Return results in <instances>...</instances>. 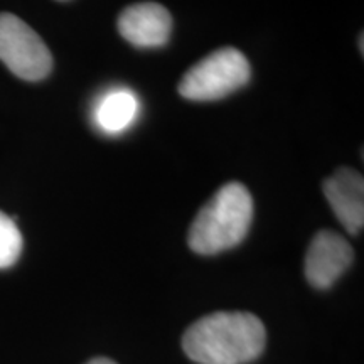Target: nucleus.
Returning <instances> with one entry per match:
<instances>
[{
	"label": "nucleus",
	"instance_id": "7",
	"mask_svg": "<svg viewBox=\"0 0 364 364\" xmlns=\"http://www.w3.org/2000/svg\"><path fill=\"white\" fill-rule=\"evenodd\" d=\"M322 191L336 218L349 235H359L364 226V179L351 167H339L322 182Z\"/></svg>",
	"mask_w": 364,
	"mask_h": 364
},
{
	"label": "nucleus",
	"instance_id": "6",
	"mask_svg": "<svg viewBox=\"0 0 364 364\" xmlns=\"http://www.w3.org/2000/svg\"><path fill=\"white\" fill-rule=\"evenodd\" d=\"M117 27L122 38L135 48L157 49L169 43L172 16L162 4H132L118 16Z\"/></svg>",
	"mask_w": 364,
	"mask_h": 364
},
{
	"label": "nucleus",
	"instance_id": "9",
	"mask_svg": "<svg viewBox=\"0 0 364 364\" xmlns=\"http://www.w3.org/2000/svg\"><path fill=\"white\" fill-rule=\"evenodd\" d=\"M22 235L16 221L0 211V270L12 267L22 253Z\"/></svg>",
	"mask_w": 364,
	"mask_h": 364
},
{
	"label": "nucleus",
	"instance_id": "10",
	"mask_svg": "<svg viewBox=\"0 0 364 364\" xmlns=\"http://www.w3.org/2000/svg\"><path fill=\"white\" fill-rule=\"evenodd\" d=\"M86 364H117V363L112 361V359H107V358H95Z\"/></svg>",
	"mask_w": 364,
	"mask_h": 364
},
{
	"label": "nucleus",
	"instance_id": "1",
	"mask_svg": "<svg viewBox=\"0 0 364 364\" xmlns=\"http://www.w3.org/2000/svg\"><path fill=\"white\" fill-rule=\"evenodd\" d=\"M263 322L250 312H215L196 321L182 348L199 364H247L265 349Z\"/></svg>",
	"mask_w": 364,
	"mask_h": 364
},
{
	"label": "nucleus",
	"instance_id": "3",
	"mask_svg": "<svg viewBox=\"0 0 364 364\" xmlns=\"http://www.w3.org/2000/svg\"><path fill=\"white\" fill-rule=\"evenodd\" d=\"M252 66L240 49L220 48L182 75L177 91L189 102H216L248 85Z\"/></svg>",
	"mask_w": 364,
	"mask_h": 364
},
{
	"label": "nucleus",
	"instance_id": "2",
	"mask_svg": "<svg viewBox=\"0 0 364 364\" xmlns=\"http://www.w3.org/2000/svg\"><path fill=\"white\" fill-rule=\"evenodd\" d=\"M253 221V198L241 182L221 186L199 209L189 228V248L198 255H218L238 247Z\"/></svg>",
	"mask_w": 364,
	"mask_h": 364
},
{
	"label": "nucleus",
	"instance_id": "12",
	"mask_svg": "<svg viewBox=\"0 0 364 364\" xmlns=\"http://www.w3.org/2000/svg\"><path fill=\"white\" fill-rule=\"evenodd\" d=\"M59 2H66V0H59Z\"/></svg>",
	"mask_w": 364,
	"mask_h": 364
},
{
	"label": "nucleus",
	"instance_id": "11",
	"mask_svg": "<svg viewBox=\"0 0 364 364\" xmlns=\"http://www.w3.org/2000/svg\"><path fill=\"white\" fill-rule=\"evenodd\" d=\"M359 51L363 54V34H359Z\"/></svg>",
	"mask_w": 364,
	"mask_h": 364
},
{
	"label": "nucleus",
	"instance_id": "8",
	"mask_svg": "<svg viewBox=\"0 0 364 364\" xmlns=\"http://www.w3.org/2000/svg\"><path fill=\"white\" fill-rule=\"evenodd\" d=\"M140 105L135 93L127 88L112 90L105 93L95 110L98 129L108 135H118L130 129L139 115Z\"/></svg>",
	"mask_w": 364,
	"mask_h": 364
},
{
	"label": "nucleus",
	"instance_id": "5",
	"mask_svg": "<svg viewBox=\"0 0 364 364\" xmlns=\"http://www.w3.org/2000/svg\"><path fill=\"white\" fill-rule=\"evenodd\" d=\"M354 260L353 247L339 233L322 230L314 236L306 255V277L316 289H329Z\"/></svg>",
	"mask_w": 364,
	"mask_h": 364
},
{
	"label": "nucleus",
	"instance_id": "4",
	"mask_svg": "<svg viewBox=\"0 0 364 364\" xmlns=\"http://www.w3.org/2000/svg\"><path fill=\"white\" fill-rule=\"evenodd\" d=\"M0 61L17 78L41 81L53 70V56L41 36L21 17L0 14Z\"/></svg>",
	"mask_w": 364,
	"mask_h": 364
}]
</instances>
